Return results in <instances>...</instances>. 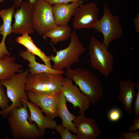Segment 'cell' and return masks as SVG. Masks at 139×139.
I'll return each mask as SVG.
<instances>
[{
	"instance_id": "6da1fadb",
	"label": "cell",
	"mask_w": 139,
	"mask_h": 139,
	"mask_svg": "<svg viewBox=\"0 0 139 139\" xmlns=\"http://www.w3.org/2000/svg\"><path fill=\"white\" fill-rule=\"evenodd\" d=\"M67 77L78 85L82 93L94 105L104 95L101 82L93 72L86 68L77 67L66 69L64 73Z\"/></svg>"
},
{
	"instance_id": "7a4b0ae2",
	"label": "cell",
	"mask_w": 139,
	"mask_h": 139,
	"mask_svg": "<svg viewBox=\"0 0 139 139\" xmlns=\"http://www.w3.org/2000/svg\"><path fill=\"white\" fill-rule=\"evenodd\" d=\"M27 104L12 109L7 116L11 134L15 139H36L42 136L37 126L29 120L30 115Z\"/></svg>"
},
{
	"instance_id": "3957f363",
	"label": "cell",
	"mask_w": 139,
	"mask_h": 139,
	"mask_svg": "<svg viewBox=\"0 0 139 139\" xmlns=\"http://www.w3.org/2000/svg\"><path fill=\"white\" fill-rule=\"evenodd\" d=\"M29 73V69H27L14 74L8 79L0 81V84L6 88L7 96L12 102L8 108L0 111V115L3 118L7 117L13 109L21 107L22 100L28 101L25 86Z\"/></svg>"
},
{
	"instance_id": "277c9868",
	"label": "cell",
	"mask_w": 139,
	"mask_h": 139,
	"mask_svg": "<svg viewBox=\"0 0 139 139\" xmlns=\"http://www.w3.org/2000/svg\"><path fill=\"white\" fill-rule=\"evenodd\" d=\"M68 47L56 51L55 56L51 55L49 56L54 63L51 66L52 69L62 71L64 68H71L73 65L78 62L81 56L86 51V48L76 31H72Z\"/></svg>"
},
{
	"instance_id": "5b68a950",
	"label": "cell",
	"mask_w": 139,
	"mask_h": 139,
	"mask_svg": "<svg viewBox=\"0 0 139 139\" xmlns=\"http://www.w3.org/2000/svg\"><path fill=\"white\" fill-rule=\"evenodd\" d=\"M62 74L47 73L29 74L25 85L26 91L41 94L60 92L65 78Z\"/></svg>"
},
{
	"instance_id": "8992f818",
	"label": "cell",
	"mask_w": 139,
	"mask_h": 139,
	"mask_svg": "<svg viewBox=\"0 0 139 139\" xmlns=\"http://www.w3.org/2000/svg\"><path fill=\"white\" fill-rule=\"evenodd\" d=\"M90 64L92 68L104 76L108 77L114 67V55L108 48L94 36H91L89 47Z\"/></svg>"
},
{
	"instance_id": "52a82bcc",
	"label": "cell",
	"mask_w": 139,
	"mask_h": 139,
	"mask_svg": "<svg viewBox=\"0 0 139 139\" xmlns=\"http://www.w3.org/2000/svg\"><path fill=\"white\" fill-rule=\"evenodd\" d=\"M103 14L101 18L98 20L93 28L94 31L100 32L103 37V43L108 48L112 41L119 38L123 33L119 23V17L114 15L107 4L104 5Z\"/></svg>"
},
{
	"instance_id": "ba28073f",
	"label": "cell",
	"mask_w": 139,
	"mask_h": 139,
	"mask_svg": "<svg viewBox=\"0 0 139 139\" xmlns=\"http://www.w3.org/2000/svg\"><path fill=\"white\" fill-rule=\"evenodd\" d=\"M33 23L35 31L41 36L57 26L52 6L40 0L33 6Z\"/></svg>"
},
{
	"instance_id": "9c48e42d",
	"label": "cell",
	"mask_w": 139,
	"mask_h": 139,
	"mask_svg": "<svg viewBox=\"0 0 139 139\" xmlns=\"http://www.w3.org/2000/svg\"><path fill=\"white\" fill-rule=\"evenodd\" d=\"M33 6L28 1H22L19 8L14 12L15 20L12 26V33L22 34L34 33Z\"/></svg>"
},
{
	"instance_id": "30bf717a",
	"label": "cell",
	"mask_w": 139,
	"mask_h": 139,
	"mask_svg": "<svg viewBox=\"0 0 139 139\" xmlns=\"http://www.w3.org/2000/svg\"><path fill=\"white\" fill-rule=\"evenodd\" d=\"M99 10L94 3L82 4L74 15L73 27L75 29L93 28L98 20Z\"/></svg>"
},
{
	"instance_id": "8fae6325",
	"label": "cell",
	"mask_w": 139,
	"mask_h": 139,
	"mask_svg": "<svg viewBox=\"0 0 139 139\" xmlns=\"http://www.w3.org/2000/svg\"><path fill=\"white\" fill-rule=\"evenodd\" d=\"M60 92L50 94L31 92L27 93L30 102L40 108L46 116L53 119L58 116L57 106Z\"/></svg>"
},
{
	"instance_id": "7c38bea8",
	"label": "cell",
	"mask_w": 139,
	"mask_h": 139,
	"mask_svg": "<svg viewBox=\"0 0 139 139\" xmlns=\"http://www.w3.org/2000/svg\"><path fill=\"white\" fill-rule=\"evenodd\" d=\"M61 92L66 100L72 103L74 108L78 107L79 113H84L90 106V102L88 97L81 92L77 85H74L72 81L65 77Z\"/></svg>"
},
{
	"instance_id": "4fadbf2b",
	"label": "cell",
	"mask_w": 139,
	"mask_h": 139,
	"mask_svg": "<svg viewBox=\"0 0 139 139\" xmlns=\"http://www.w3.org/2000/svg\"><path fill=\"white\" fill-rule=\"evenodd\" d=\"M73 122L78 139H96L101 134L95 120L86 117L84 113L80 114Z\"/></svg>"
},
{
	"instance_id": "5bb4252c",
	"label": "cell",
	"mask_w": 139,
	"mask_h": 139,
	"mask_svg": "<svg viewBox=\"0 0 139 139\" xmlns=\"http://www.w3.org/2000/svg\"><path fill=\"white\" fill-rule=\"evenodd\" d=\"M137 84V82L134 83L130 79L121 80L119 83L120 90L118 99L122 104L123 108L129 115L133 112L132 106L136 94L135 88Z\"/></svg>"
},
{
	"instance_id": "9a60e30c",
	"label": "cell",
	"mask_w": 139,
	"mask_h": 139,
	"mask_svg": "<svg viewBox=\"0 0 139 139\" xmlns=\"http://www.w3.org/2000/svg\"><path fill=\"white\" fill-rule=\"evenodd\" d=\"M83 0L70 3H59L52 6L53 15L57 25H67L78 8L83 3Z\"/></svg>"
},
{
	"instance_id": "2e32d148",
	"label": "cell",
	"mask_w": 139,
	"mask_h": 139,
	"mask_svg": "<svg viewBox=\"0 0 139 139\" xmlns=\"http://www.w3.org/2000/svg\"><path fill=\"white\" fill-rule=\"evenodd\" d=\"M27 105L30 112L29 121L36 123L38 129L43 136L46 129H55L57 124L56 121L44 116L42 111L38 106L25 99L22 100Z\"/></svg>"
},
{
	"instance_id": "e0dca14e",
	"label": "cell",
	"mask_w": 139,
	"mask_h": 139,
	"mask_svg": "<svg viewBox=\"0 0 139 139\" xmlns=\"http://www.w3.org/2000/svg\"><path fill=\"white\" fill-rule=\"evenodd\" d=\"M19 56L24 60H26L29 63L28 66L30 68V74L33 75L42 73L63 74L64 71L55 70L45 64L37 63L36 60L35 55L28 50L22 51L19 53Z\"/></svg>"
},
{
	"instance_id": "ac0fdd59",
	"label": "cell",
	"mask_w": 139,
	"mask_h": 139,
	"mask_svg": "<svg viewBox=\"0 0 139 139\" xmlns=\"http://www.w3.org/2000/svg\"><path fill=\"white\" fill-rule=\"evenodd\" d=\"M66 99L60 92L59 94L57 106L58 116L62 119L63 127L74 133H76V129L73 121L76 116L71 113L66 106Z\"/></svg>"
},
{
	"instance_id": "d6986e66",
	"label": "cell",
	"mask_w": 139,
	"mask_h": 139,
	"mask_svg": "<svg viewBox=\"0 0 139 139\" xmlns=\"http://www.w3.org/2000/svg\"><path fill=\"white\" fill-rule=\"evenodd\" d=\"M22 67V65L16 62L15 57L7 55L0 58V81L23 71Z\"/></svg>"
},
{
	"instance_id": "ffe728a7",
	"label": "cell",
	"mask_w": 139,
	"mask_h": 139,
	"mask_svg": "<svg viewBox=\"0 0 139 139\" xmlns=\"http://www.w3.org/2000/svg\"><path fill=\"white\" fill-rule=\"evenodd\" d=\"M16 41L25 47L30 52L39 57L48 66L51 67V60L49 56H47L33 43L31 38L28 34H25L17 37Z\"/></svg>"
},
{
	"instance_id": "44dd1931",
	"label": "cell",
	"mask_w": 139,
	"mask_h": 139,
	"mask_svg": "<svg viewBox=\"0 0 139 139\" xmlns=\"http://www.w3.org/2000/svg\"><path fill=\"white\" fill-rule=\"evenodd\" d=\"M72 31L67 25H57L56 27L45 33L44 37L50 38V41L54 45L64 41L70 38Z\"/></svg>"
},
{
	"instance_id": "7402d4cb",
	"label": "cell",
	"mask_w": 139,
	"mask_h": 139,
	"mask_svg": "<svg viewBox=\"0 0 139 139\" xmlns=\"http://www.w3.org/2000/svg\"><path fill=\"white\" fill-rule=\"evenodd\" d=\"M15 8L12 6L8 8L0 11V18L3 20V23L0 26V33L2 36L1 42L5 43L6 37L12 33L11 23Z\"/></svg>"
},
{
	"instance_id": "603a6c76",
	"label": "cell",
	"mask_w": 139,
	"mask_h": 139,
	"mask_svg": "<svg viewBox=\"0 0 139 139\" xmlns=\"http://www.w3.org/2000/svg\"><path fill=\"white\" fill-rule=\"evenodd\" d=\"M55 129L59 133L62 139H78L76 136L72 134L68 129L63 127L62 124H57Z\"/></svg>"
},
{
	"instance_id": "cb8c5ba5",
	"label": "cell",
	"mask_w": 139,
	"mask_h": 139,
	"mask_svg": "<svg viewBox=\"0 0 139 139\" xmlns=\"http://www.w3.org/2000/svg\"><path fill=\"white\" fill-rule=\"evenodd\" d=\"M3 86L0 84V107L1 110H4L10 106L9 100Z\"/></svg>"
},
{
	"instance_id": "d4e9b609",
	"label": "cell",
	"mask_w": 139,
	"mask_h": 139,
	"mask_svg": "<svg viewBox=\"0 0 139 139\" xmlns=\"http://www.w3.org/2000/svg\"><path fill=\"white\" fill-rule=\"evenodd\" d=\"M121 110L118 108H114L109 111L108 114L109 120L112 122H116L119 120L121 116Z\"/></svg>"
},
{
	"instance_id": "484cf974",
	"label": "cell",
	"mask_w": 139,
	"mask_h": 139,
	"mask_svg": "<svg viewBox=\"0 0 139 139\" xmlns=\"http://www.w3.org/2000/svg\"><path fill=\"white\" fill-rule=\"evenodd\" d=\"M136 88L138 90L136 92V97L133 102V107L132 109L135 118L139 117V82L137 81V84Z\"/></svg>"
},
{
	"instance_id": "4316f807",
	"label": "cell",
	"mask_w": 139,
	"mask_h": 139,
	"mask_svg": "<svg viewBox=\"0 0 139 139\" xmlns=\"http://www.w3.org/2000/svg\"><path fill=\"white\" fill-rule=\"evenodd\" d=\"M122 132L119 137V139H139V132L131 131Z\"/></svg>"
},
{
	"instance_id": "83f0119b",
	"label": "cell",
	"mask_w": 139,
	"mask_h": 139,
	"mask_svg": "<svg viewBox=\"0 0 139 139\" xmlns=\"http://www.w3.org/2000/svg\"><path fill=\"white\" fill-rule=\"evenodd\" d=\"M133 123L127 128L128 131H136L139 129V117L132 119Z\"/></svg>"
},
{
	"instance_id": "f1b7e54d",
	"label": "cell",
	"mask_w": 139,
	"mask_h": 139,
	"mask_svg": "<svg viewBox=\"0 0 139 139\" xmlns=\"http://www.w3.org/2000/svg\"><path fill=\"white\" fill-rule=\"evenodd\" d=\"M10 55V53L6 48L5 43L1 41L0 43V58Z\"/></svg>"
},
{
	"instance_id": "f546056e",
	"label": "cell",
	"mask_w": 139,
	"mask_h": 139,
	"mask_svg": "<svg viewBox=\"0 0 139 139\" xmlns=\"http://www.w3.org/2000/svg\"><path fill=\"white\" fill-rule=\"evenodd\" d=\"M51 5L56 3H69L80 0H43Z\"/></svg>"
},
{
	"instance_id": "4dcf8cb0",
	"label": "cell",
	"mask_w": 139,
	"mask_h": 139,
	"mask_svg": "<svg viewBox=\"0 0 139 139\" xmlns=\"http://www.w3.org/2000/svg\"><path fill=\"white\" fill-rule=\"evenodd\" d=\"M23 0H13V6L15 8H18L20 6ZM30 3L34 6L40 0H28Z\"/></svg>"
},
{
	"instance_id": "1f68e13d",
	"label": "cell",
	"mask_w": 139,
	"mask_h": 139,
	"mask_svg": "<svg viewBox=\"0 0 139 139\" xmlns=\"http://www.w3.org/2000/svg\"><path fill=\"white\" fill-rule=\"evenodd\" d=\"M133 21L135 27L136 31L137 32L139 33V15L138 13L137 14V18L134 19Z\"/></svg>"
},
{
	"instance_id": "d6a6232c",
	"label": "cell",
	"mask_w": 139,
	"mask_h": 139,
	"mask_svg": "<svg viewBox=\"0 0 139 139\" xmlns=\"http://www.w3.org/2000/svg\"><path fill=\"white\" fill-rule=\"evenodd\" d=\"M5 0H0V3H1Z\"/></svg>"
},
{
	"instance_id": "836d02e7",
	"label": "cell",
	"mask_w": 139,
	"mask_h": 139,
	"mask_svg": "<svg viewBox=\"0 0 139 139\" xmlns=\"http://www.w3.org/2000/svg\"><path fill=\"white\" fill-rule=\"evenodd\" d=\"M83 0L86 1H88L89 0Z\"/></svg>"
}]
</instances>
